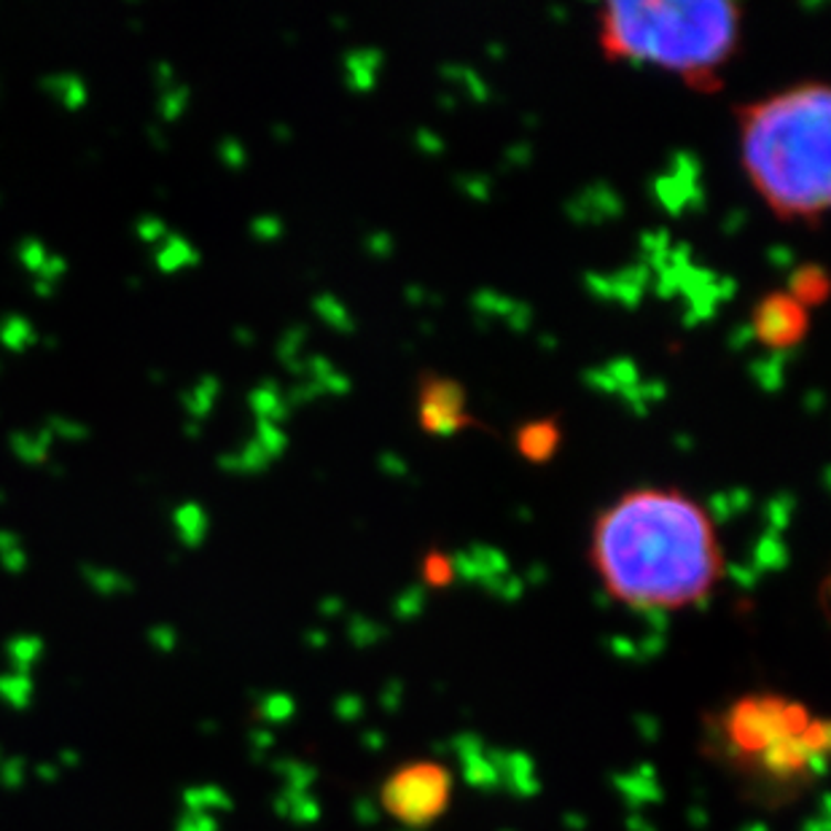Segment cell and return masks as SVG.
I'll return each instance as SVG.
<instances>
[{"instance_id": "1", "label": "cell", "mask_w": 831, "mask_h": 831, "mask_svg": "<svg viewBox=\"0 0 831 831\" xmlns=\"http://www.w3.org/2000/svg\"><path fill=\"white\" fill-rule=\"evenodd\" d=\"M592 566L606 595L641 617L711 600L724 551L705 508L679 490H632L598 514Z\"/></svg>"}, {"instance_id": "2", "label": "cell", "mask_w": 831, "mask_h": 831, "mask_svg": "<svg viewBox=\"0 0 831 831\" xmlns=\"http://www.w3.org/2000/svg\"><path fill=\"white\" fill-rule=\"evenodd\" d=\"M703 750L756 808L799 799L827 770L831 727L780 692H750L703 718Z\"/></svg>"}, {"instance_id": "3", "label": "cell", "mask_w": 831, "mask_h": 831, "mask_svg": "<svg viewBox=\"0 0 831 831\" xmlns=\"http://www.w3.org/2000/svg\"><path fill=\"white\" fill-rule=\"evenodd\" d=\"M750 183L786 221H818L831 202V92L810 82L737 108Z\"/></svg>"}, {"instance_id": "4", "label": "cell", "mask_w": 831, "mask_h": 831, "mask_svg": "<svg viewBox=\"0 0 831 831\" xmlns=\"http://www.w3.org/2000/svg\"><path fill=\"white\" fill-rule=\"evenodd\" d=\"M740 17L729 0H617L600 11V43L611 60L660 65L694 90H716L718 67L740 41Z\"/></svg>"}, {"instance_id": "5", "label": "cell", "mask_w": 831, "mask_h": 831, "mask_svg": "<svg viewBox=\"0 0 831 831\" xmlns=\"http://www.w3.org/2000/svg\"><path fill=\"white\" fill-rule=\"evenodd\" d=\"M452 772L439 761H407L388 775L380 808L407 829H428L450 808Z\"/></svg>"}, {"instance_id": "6", "label": "cell", "mask_w": 831, "mask_h": 831, "mask_svg": "<svg viewBox=\"0 0 831 831\" xmlns=\"http://www.w3.org/2000/svg\"><path fill=\"white\" fill-rule=\"evenodd\" d=\"M466 388L457 380L439 375H425L418 390V420L431 436H455L476 425L469 414Z\"/></svg>"}, {"instance_id": "7", "label": "cell", "mask_w": 831, "mask_h": 831, "mask_svg": "<svg viewBox=\"0 0 831 831\" xmlns=\"http://www.w3.org/2000/svg\"><path fill=\"white\" fill-rule=\"evenodd\" d=\"M748 326L754 332V343L765 345L770 353H789L808 334L810 315L786 291H772L754 307Z\"/></svg>"}, {"instance_id": "8", "label": "cell", "mask_w": 831, "mask_h": 831, "mask_svg": "<svg viewBox=\"0 0 831 831\" xmlns=\"http://www.w3.org/2000/svg\"><path fill=\"white\" fill-rule=\"evenodd\" d=\"M651 281H654V275H651L649 266L643 262H632L619 272H611V275L587 272L585 288L598 302H613V305L638 309L643 302V294L651 288Z\"/></svg>"}, {"instance_id": "9", "label": "cell", "mask_w": 831, "mask_h": 831, "mask_svg": "<svg viewBox=\"0 0 831 831\" xmlns=\"http://www.w3.org/2000/svg\"><path fill=\"white\" fill-rule=\"evenodd\" d=\"M568 221L579 227H600L624 215V200L609 181H592L566 202Z\"/></svg>"}, {"instance_id": "10", "label": "cell", "mask_w": 831, "mask_h": 831, "mask_svg": "<svg viewBox=\"0 0 831 831\" xmlns=\"http://www.w3.org/2000/svg\"><path fill=\"white\" fill-rule=\"evenodd\" d=\"M452 566H455V579L485 589L508 576V557L490 544H474L466 551H457V555H452Z\"/></svg>"}, {"instance_id": "11", "label": "cell", "mask_w": 831, "mask_h": 831, "mask_svg": "<svg viewBox=\"0 0 831 831\" xmlns=\"http://www.w3.org/2000/svg\"><path fill=\"white\" fill-rule=\"evenodd\" d=\"M490 756H493V765L498 770V780L501 789L514 793V797L527 799L536 797L538 789H541V780H538L536 765L527 754H519V750H495L490 748Z\"/></svg>"}, {"instance_id": "12", "label": "cell", "mask_w": 831, "mask_h": 831, "mask_svg": "<svg viewBox=\"0 0 831 831\" xmlns=\"http://www.w3.org/2000/svg\"><path fill=\"white\" fill-rule=\"evenodd\" d=\"M651 194H654L656 204L670 215L703 213L705 204H708L703 183H684L679 178L667 176V172H662V176H656L651 181Z\"/></svg>"}, {"instance_id": "13", "label": "cell", "mask_w": 831, "mask_h": 831, "mask_svg": "<svg viewBox=\"0 0 831 831\" xmlns=\"http://www.w3.org/2000/svg\"><path fill=\"white\" fill-rule=\"evenodd\" d=\"M562 442V428L557 418H541L530 420V423L519 425L514 444L517 452L530 463H549L555 457V452L560 450Z\"/></svg>"}, {"instance_id": "14", "label": "cell", "mask_w": 831, "mask_h": 831, "mask_svg": "<svg viewBox=\"0 0 831 831\" xmlns=\"http://www.w3.org/2000/svg\"><path fill=\"white\" fill-rule=\"evenodd\" d=\"M793 302H799L804 309L818 307L829 296V275L821 264H802L789 275V291Z\"/></svg>"}, {"instance_id": "15", "label": "cell", "mask_w": 831, "mask_h": 831, "mask_svg": "<svg viewBox=\"0 0 831 831\" xmlns=\"http://www.w3.org/2000/svg\"><path fill=\"white\" fill-rule=\"evenodd\" d=\"M382 52L375 46L353 49L345 54V82L353 92H371L377 86V76L382 71Z\"/></svg>"}, {"instance_id": "16", "label": "cell", "mask_w": 831, "mask_h": 831, "mask_svg": "<svg viewBox=\"0 0 831 831\" xmlns=\"http://www.w3.org/2000/svg\"><path fill=\"white\" fill-rule=\"evenodd\" d=\"M617 789L624 797V802H630L632 808H641L646 802H660L662 789L660 780H656L654 767L643 765L638 770L617 775Z\"/></svg>"}, {"instance_id": "17", "label": "cell", "mask_w": 831, "mask_h": 831, "mask_svg": "<svg viewBox=\"0 0 831 831\" xmlns=\"http://www.w3.org/2000/svg\"><path fill=\"white\" fill-rule=\"evenodd\" d=\"M791 551L786 547L783 536L767 530L759 541L754 544V555H750V568L756 574H775V570H783L789 566Z\"/></svg>"}, {"instance_id": "18", "label": "cell", "mask_w": 831, "mask_h": 831, "mask_svg": "<svg viewBox=\"0 0 831 831\" xmlns=\"http://www.w3.org/2000/svg\"><path fill=\"white\" fill-rule=\"evenodd\" d=\"M791 361V350L789 353H770L765 358H754L748 366V375L754 377V382L759 386L765 393H778L786 382V366Z\"/></svg>"}, {"instance_id": "19", "label": "cell", "mask_w": 831, "mask_h": 831, "mask_svg": "<svg viewBox=\"0 0 831 831\" xmlns=\"http://www.w3.org/2000/svg\"><path fill=\"white\" fill-rule=\"evenodd\" d=\"M439 73H442V78L446 84L452 86H463V90L469 92V97L474 103H490V97H493V92H490V84L485 82V78L480 76V73L474 71V67L469 65H455V62H446V65L439 67Z\"/></svg>"}, {"instance_id": "20", "label": "cell", "mask_w": 831, "mask_h": 831, "mask_svg": "<svg viewBox=\"0 0 831 831\" xmlns=\"http://www.w3.org/2000/svg\"><path fill=\"white\" fill-rule=\"evenodd\" d=\"M313 309L318 313V318L324 320L326 326L337 328L339 334H353L356 332V318L350 315V309L345 307V302H339L337 296L332 294H320L313 299Z\"/></svg>"}, {"instance_id": "21", "label": "cell", "mask_w": 831, "mask_h": 831, "mask_svg": "<svg viewBox=\"0 0 831 831\" xmlns=\"http://www.w3.org/2000/svg\"><path fill=\"white\" fill-rule=\"evenodd\" d=\"M514 305H517V299H508V296L498 294V291H493V288H480L474 294V299H471V307H474L476 320H480V324H487V320H493V318L506 320Z\"/></svg>"}, {"instance_id": "22", "label": "cell", "mask_w": 831, "mask_h": 831, "mask_svg": "<svg viewBox=\"0 0 831 831\" xmlns=\"http://www.w3.org/2000/svg\"><path fill=\"white\" fill-rule=\"evenodd\" d=\"M420 574H423V585L428 587H450L455 581V566H452V555H444V551H428L423 557V566H420Z\"/></svg>"}, {"instance_id": "23", "label": "cell", "mask_w": 831, "mask_h": 831, "mask_svg": "<svg viewBox=\"0 0 831 831\" xmlns=\"http://www.w3.org/2000/svg\"><path fill=\"white\" fill-rule=\"evenodd\" d=\"M793 508H797V498H793V493L772 495V498L765 504V512H761L767 530L783 536V530L791 525V519H793Z\"/></svg>"}, {"instance_id": "24", "label": "cell", "mask_w": 831, "mask_h": 831, "mask_svg": "<svg viewBox=\"0 0 831 831\" xmlns=\"http://www.w3.org/2000/svg\"><path fill=\"white\" fill-rule=\"evenodd\" d=\"M667 176L684 183H703V162L694 151H673L667 165Z\"/></svg>"}, {"instance_id": "25", "label": "cell", "mask_w": 831, "mask_h": 831, "mask_svg": "<svg viewBox=\"0 0 831 831\" xmlns=\"http://www.w3.org/2000/svg\"><path fill=\"white\" fill-rule=\"evenodd\" d=\"M423 609H425V587L423 585L407 587L393 603V613L401 619V622L418 619L420 613H423Z\"/></svg>"}, {"instance_id": "26", "label": "cell", "mask_w": 831, "mask_h": 831, "mask_svg": "<svg viewBox=\"0 0 831 831\" xmlns=\"http://www.w3.org/2000/svg\"><path fill=\"white\" fill-rule=\"evenodd\" d=\"M603 369L609 371V377H611L613 382H617V388H619V390L638 386V382L643 380V377H641V369H638V364L632 361V358H613V361L606 364ZM617 396H619V393H617Z\"/></svg>"}, {"instance_id": "27", "label": "cell", "mask_w": 831, "mask_h": 831, "mask_svg": "<svg viewBox=\"0 0 831 831\" xmlns=\"http://www.w3.org/2000/svg\"><path fill=\"white\" fill-rule=\"evenodd\" d=\"M455 186L461 194L469 197V200L487 202L490 197H493V181H490L487 176H482V172H466V176H457Z\"/></svg>"}, {"instance_id": "28", "label": "cell", "mask_w": 831, "mask_h": 831, "mask_svg": "<svg viewBox=\"0 0 831 831\" xmlns=\"http://www.w3.org/2000/svg\"><path fill=\"white\" fill-rule=\"evenodd\" d=\"M347 632H350V641L356 643V646H361V649L371 646V643H377L382 635H386V630H382L380 624L371 622V619H364V617L361 619H353L350 630H347Z\"/></svg>"}, {"instance_id": "29", "label": "cell", "mask_w": 831, "mask_h": 831, "mask_svg": "<svg viewBox=\"0 0 831 831\" xmlns=\"http://www.w3.org/2000/svg\"><path fill=\"white\" fill-rule=\"evenodd\" d=\"M581 380H585V386L589 390H595V393H606V396H617L619 393L617 382L611 380L609 371H606L603 366H589V369L581 371Z\"/></svg>"}, {"instance_id": "30", "label": "cell", "mask_w": 831, "mask_h": 831, "mask_svg": "<svg viewBox=\"0 0 831 831\" xmlns=\"http://www.w3.org/2000/svg\"><path fill=\"white\" fill-rule=\"evenodd\" d=\"M414 146H418L423 154H428V157H439V154H444L446 143L442 135H436L433 129L420 127L418 133H414Z\"/></svg>"}, {"instance_id": "31", "label": "cell", "mask_w": 831, "mask_h": 831, "mask_svg": "<svg viewBox=\"0 0 831 831\" xmlns=\"http://www.w3.org/2000/svg\"><path fill=\"white\" fill-rule=\"evenodd\" d=\"M533 162V146L530 143H514V146L506 148L504 154V165L508 170H519V167H527Z\"/></svg>"}, {"instance_id": "32", "label": "cell", "mask_w": 831, "mask_h": 831, "mask_svg": "<svg viewBox=\"0 0 831 831\" xmlns=\"http://www.w3.org/2000/svg\"><path fill=\"white\" fill-rule=\"evenodd\" d=\"M364 245L371 259H390V253H393V238L388 232H371Z\"/></svg>"}, {"instance_id": "33", "label": "cell", "mask_w": 831, "mask_h": 831, "mask_svg": "<svg viewBox=\"0 0 831 831\" xmlns=\"http://www.w3.org/2000/svg\"><path fill=\"white\" fill-rule=\"evenodd\" d=\"M504 324L508 328H512V332H517V334L527 332V328L533 326V307L525 305V302H517L512 313H508V318L504 320Z\"/></svg>"}, {"instance_id": "34", "label": "cell", "mask_w": 831, "mask_h": 831, "mask_svg": "<svg viewBox=\"0 0 831 831\" xmlns=\"http://www.w3.org/2000/svg\"><path fill=\"white\" fill-rule=\"evenodd\" d=\"M765 256H767V262L775 266V270H791L793 262H797L789 245H770V248H767Z\"/></svg>"}, {"instance_id": "35", "label": "cell", "mask_w": 831, "mask_h": 831, "mask_svg": "<svg viewBox=\"0 0 831 831\" xmlns=\"http://www.w3.org/2000/svg\"><path fill=\"white\" fill-rule=\"evenodd\" d=\"M361 708L364 703L356 694H343V697L337 699V716L343 718V722H353V718L361 716Z\"/></svg>"}, {"instance_id": "36", "label": "cell", "mask_w": 831, "mask_h": 831, "mask_svg": "<svg viewBox=\"0 0 831 831\" xmlns=\"http://www.w3.org/2000/svg\"><path fill=\"white\" fill-rule=\"evenodd\" d=\"M724 574H727L737 587H746V589L754 587L756 579H759V574H756L750 566H724Z\"/></svg>"}, {"instance_id": "37", "label": "cell", "mask_w": 831, "mask_h": 831, "mask_svg": "<svg viewBox=\"0 0 831 831\" xmlns=\"http://www.w3.org/2000/svg\"><path fill=\"white\" fill-rule=\"evenodd\" d=\"M377 463H380V469L386 471L388 476H407L409 474L407 461L401 455H396V452H382L380 461H377Z\"/></svg>"}, {"instance_id": "38", "label": "cell", "mask_w": 831, "mask_h": 831, "mask_svg": "<svg viewBox=\"0 0 831 831\" xmlns=\"http://www.w3.org/2000/svg\"><path fill=\"white\" fill-rule=\"evenodd\" d=\"M727 501H729V506H732V514H735V517H737V514L748 512L750 501H754V495H750V490H746V487H732V490H727Z\"/></svg>"}, {"instance_id": "39", "label": "cell", "mask_w": 831, "mask_h": 831, "mask_svg": "<svg viewBox=\"0 0 831 831\" xmlns=\"http://www.w3.org/2000/svg\"><path fill=\"white\" fill-rule=\"evenodd\" d=\"M641 396L646 404H656V401H662L667 396V386L662 380H641Z\"/></svg>"}, {"instance_id": "40", "label": "cell", "mask_w": 831, "mask_h": 831, "mask_svg": "<svg viewBox=\"0 0 831 831\" xmlns=\"http://www.w3.org/2000/svg\"><path fill=\"white\" fill-rule=\"evenodd\" d=\"M750 343H754V332H750L748 324H740V326L732 328V334H729L732 350H746Z\"/></svg>"}, {"instance_id": "41", "label": "cell", "mask_w": 831, "mask_h": 831, "mask_svg": "<svg viewBox=\"0 0 831 831\" xmlns=\"http://www.w3.org/2000/svg\"><path fill=\"white\" fill-rule=\"evenodd\" d=\"M746 223H748V213H746V210H732V213L722 223V232L729 234V238H735V234L740 232V229L746 227Z\"/></svg>"}, {"instance_id": "42", "label": "cell", "mask_w": 831, "mask_h": 831, "mask_svg": "<svg viewBox=\"0 0 831 831\" xmlns=\"http://www.w3.org/2000/svg\"><path fill=\"white\" fill-rule=\"evenodd\" d=\"M407 302L409 305H439V296L428 294L425 288H420V285H409L407 288Z\"/></svg>"}, {"instance_id": "43", "label": "cell", "mask_w": 831, "mask_h": 831, "mask_svg": "<svg viewBox=\"0 0 831 831\" xmlns=\"http://www.w3.org/2000/svg\"><path fill=\"white\" fill-rule=\"evenodd\" d=\"M253 229L259 232V238L262 240H275L277 234H281V223H277L275 219H262L253 223Z\"/></svg>"}, {"instance_id": "44", "label": "cell", "mask_w": 831, "mask_h": 831, "mask_svg": "<svg viewBox=\"0 0 831 831\" xmlns=\"http://www.w3.org/2000/svg\"><path fill=\"white\" fill-rule=\"evenodd\" d=\"M356 816L361 818V821L369 823V821H375V818H377V810L371 808V804L366 802V799H358V804H356Z\"/></svg>"}, {"instance_id": "45", "label": "cell", "mask_w": 831, "mask_h": 831, "mask_svg": "<svg viewBox=\"0 0 831 831\" xmlns=\"http://www.w3.org/2000/svg\"><path fill=\"white\" fill-rule=\"evenodd\" d=\"M802 831H829V816H827V810H823L818 818H810V821L804 823V829H802Z\"/></svg>"}, {"instance_id": "46", "label": "cell", "mask_w": 831, "mask_h": 831, "mask_svg": "<svg viewBox=\"0 0 831 831\" xmlns=\"http://www.w3.org/2000/svg\"><path fill=\"white\" fill-rule=\"evenodd\" d=\"M821 404H823L821 390H810V393L804 396V407H808V412H818V409H821Z\"/></svg>"}, {"instance_id": "47", "label": "cell", "mask_w": 831, "mask_h": 831, "mask_svg": "<svg viewBox=\"0 0 831 831\" xmlns=\"http://www.w3.org/2000/svg\"><path fill=\"white\" fill-rule=\"evenodd\" d=\"M527 579L533 585H541V581H547V570H544V566H533V570H527Z\"/></svg>"}, {"instance_id": "48", "label": "cell", "mask_w": 831, "mask_h": 831, "mask_svg": "<svg viewBox=\"0 0 831 831\" xmlns=\"http://www.w3.org/2000/svg\"><path fill=\"white\" fill-rule=\"evenodd\" d=\"M628 827H630V831H656V829H651L641 816H632L628 821Z\"/></svg>"}, {"instance_id": "49", "label": "cell", "mask_w": 831, "mask_h": 831, "mask_svg": "<svg viewBox=\"0 0 831 831\" xmlns=\"http://www.w3.org/2000/svg\"><path fill=\"white\" fill-rule=\"evenodd\" d=\"M439 105H442L444 111H452L457 105V101L452 95H442V97H439Z\"/></svg>"}, {"instance_id": "50", "label": "cell", "mask_w": 831, "mask_h": 831, "mask_svg": "<svg viewBox=\"0 0 831 831\" xmlns=\"http://www.w3.org/2000/svg\"><path fill=\"white\" fill-rule=\"evenodd\" d=\"M538 343H541L544 350H555V347H557V339L555 337H541V339H538Z\"/></svg>"}, {"instance_id": "51", "label": "cell", "mask_w": 831, "mask_h": 831, "mask_svg": "<svg viewBox=\"0 0 831 831\" xmlns=\"http://www.w3.org/2000/svg\"><path fill=\"white\" fill-rule=\"evenodd\" d=\"M675 444L684 446V450H692V439L690 436H675Z\"/></svg>"}, {"instance_id": "52", "label": "cell", "mask_w": 831, "mask_h": 831, "mask_svg": "<svg viewBox=\"0 0 831 831\" xmlns=\"http://www.w3.org/2000/svg\"><path fill=\"white\" fill-rule=\"evenodd\" d=\"M743 831H770V829H767L765 823H748V827L743 829Z\"/></svg>"}, {"instance_id": "53", "label": "cell", "mask_w": 831, "mask_h": 831, "mask_svg": "<svg viewBox=\"0 0 831 831\" xmlns=\"http://www.w3.org/2000/svg\"><path fill=\"white\" fill-rule=\"evenodd\" d=\"M490 54H493V57H501V54H504V49H501L498 43H490Z\"/></svg>"}]
</instances>
